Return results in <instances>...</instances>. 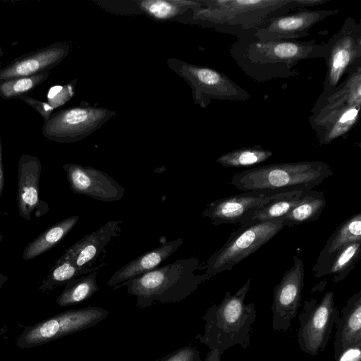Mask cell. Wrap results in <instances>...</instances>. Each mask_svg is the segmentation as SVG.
I'll list each match as a JSON object with an SVG mask.
<instances>
[{
    "label": "cell",
    "mask_w": 361,
    "mask_h": 361,
    "mask_svg": "<svg viewBox=\"0 0 361 361\" xmlns=\"http://www.w3.org/2000/svg\"><path fill=\"white\" fill-rule=\"evenodd\" d=\"M230 54L238 66L252 80L266 82L295 76L302 61L324 59L326 44L316 40H263L253 35L236 38Z\"/></svg>",
    "instance_id": "cell-1"
},
{
    "label": "cell",
    "mask_w": 361,
    "mask_h": 361,
    "mask_svg": "<svg viewBox=\"0 0 361 361\" xmlns=\"http://www.w3.org/2000/svg\"><path fill=\"white\" fill-rule=\"evenodd\" d=\"M330 0H211L202 2L197 19L236 38L252 35L269 20Z\"/></svg>",
    "instance_id": "cell-2"
},
{
    "label": "cell",
    "mask_w": 361,
    "mask_h": 361,
    "mask_svg": "<svg viewBox=\"0 0 361 361\" xmlns=\"http://www.w3.org/2000/svg\"><path fill=\"white\" fill-rule=\"evenodd\" d=\"M251 279L235 293L227 291L219 305H212L202 319L203 334L196 338L209 348L204 361H221V355L229 348L239 345L246 349L250 343L252 325L256 319L255 304H245Z\"/></svg>",
    "instance_id": "cell-3"
},
{
    "label": "cell",
    "mask_w": 361,
    "mask_h": 361,
    "mask_svg": "<svg viewBox=\"0 0 361 361\" xmlns=\"http://www.w3.org/2000/svg\"><path fill=\"white\" fill-rule=\"evenodd\" d=\"M200 267V259L195 257L177 259L116 285L113 290L127 287V293L136 297V306L140 308L149 307L156 302H178L211 278L206 273H195Z\"/></svg>",
    "instance_id": "cell-4"
},
{
    "label": "cell",
    "mask_w": 361,
    "mask_h": 361,
    "mask_svg": "<svg viewBox=\"0 0 361 361\" xmlns=\"http://www.w3.org/2000/svg\"><path fill=\"white\" fill-rule=\"evenodd\" d=\"M332 174L331 166L322 161L283 162L237 172L228 184L243 192L276 195L312 190Z\"/></svg>",
    "instance_id": "cell-5"
},
{
    "label": "cell",
    "mask_w": 361,
    "mask_h": 361,
    "mask_svg": "<svg viewBox=\"0 0 361 361\" xmlns=\"http://www.w3.org/2000/svg\"><path fill=\"white\" fill-rule=\"evenodd\" d=\"M328 94L319 97L309 117L320 145L347 135L357 123L361 107V66Z\"/></svg>",
    "instance_id": "cell-6"
},
{
    "label": "cell",
    "mask_w": 361,
    "mask_h": 361,
    "mask_svg": "<svg viewBox=\"0 0 361 361\" xmlns=\"http://www.w3.org/2000/svg\"><path fill=\"white\" fill-rule=\"evenodd\" d=\"M285 227L282 217L268 221H250L232 232L227 241L207 259L204 269L212 277L231 271Z\"/></svg>",
    "instance_id": "cell-7"
},
{
    "label": "cell",
    "mask_w": 361,
    "mask_h": 361,
    "mask_svg": "<svg viewBox=\"0 0 361 361\" xmlns=\"http://www.w3.org/2000/svg\"><path fill=\"white\" fill-rule=\"evenodd\" d=\"M109 312L101 307L87 306L69 310L32 326H26L16 339V346L31 348L91 327L107 317Z\"/></svg>",
    "instance_id": "cell-8"
},
{
    "label": "cell",
    "mask_w": 361,
    "mask_h": 361,
    "mask_svg": "<svg viewBox=\"0 0 361 361\" xmlns=\"http://www.w3.org/2000/svg\"><path fill=\"white\" fill-rule=\"evenodd\" d=\"M325 44L326 72L319 97L332 92L345 74L361 66V23L348 17Z\"/></svg>",
    "instance_id": "cell-9"
},
{
    "label": "cell",
    "mask_w": 361,
    "mask_h": 361,
    "mask_svg": "<svg viewBox=\"0 0 361 361\" xmlns=\"http://www.w3.org/2000/svg\"><path fill=\"white\" fill-rule=\"evenodd\" d=\"M339 315L332 291H326L320 301L305 300L298 316L297 338L300 350L312 356L324 351Z\"/></svg>",
    "instance_id": "cell-10"
},
{
    "label": "cell",
    "mask_w": 361,
    "mask_h": 361,
    "mask_svg": "<svg viewBox=\"0 0 361 361\" xmlns=\"http://www.w3.org/2000/svg\"><path fill=\"white\" fill-rule=\"evenodd\" d=\"M114 114L104 108L90 106L60 109L44 122L42 134L47 139L60 143L78 142L99 129Z\"/></svg>",
    "instance_id": "cell-11"
},
{
    "label": "cell",
    "mask_w": 361,
    "mask_h": 361,
    "mask_svg": "<svg viewBox=\"0 0 361 361\" xmlns=\"http://www.w3.org/2000/svg\"><path fill=\"white\" fill-rule=\"evenodd\" d=\"M172 63L171 68L192 87L196 103L206 107L212 99L245 102L251 94L226 75L209 67Z\"/></svg>",
    "instance_id": "cell-12"
},
{
    "label": "cell",
    "mask_w": 361,
    "mask_h": 361,
    "mask_svg": "<svg viewBox=\"0 0 361 361\" xmlns=\"http://www.w3.org/2000/svg\"><path fill=\"white\" fill-rule=\"evenodd\" d=\"M305 267L302 260L293 257V265L275 286L271 305L272 328L286 331L301 306Z\"/></svg>",
    "instance_id": "cell-13"
},
{
    "label": "cell",
    "mask_w": 361,
    "mask_h": 361,
    "mask_svg": "<svg viewBox=\"0 0 361 361\" xmlns=\"http://www.w3.org/2000/svg\"><path fill=\"white\" fill-rule=\"evenodd\" d=\"M293 192L267 195L243 192L212 202L203 210L202 214L209 218L214 226L221 224L241 226L249 221L256 212L269 202L288 196Z\"/></svg>",
    "instance_id": "cell-14"
},
{
    "label": "cell",
    "mask_w": 361,
    "mask_h": 361,
    "mask_svg": "<svg viewBox=\"0 0 361 361\" xmlns=\"http://www.w3.org/2000/svg\"><path fill=\"white\" fill-rule=\"evenodd\" d=\"M338 13V8L293 11L272 18L252 35L263 40H297L309 35L317 23Z\"/></svg>",
    "instance_id": "cell-15"
},
{
    "label": "cell",
    "mask_w": 361,
    "mask_h": 361,
    "mask_svg": "<svg viewBox=\"0 0 361 361\" xmlns=\"http://www.w3.org/2000/svg\"><path fill=\"white\" fill-rule=\"evenodd\" d=\"M71 190L102 202L120 200L125 188L106 173L92 166L77 164L62 166Z\"/></svg>",
    "instance_id": "cell-16"
},
{
    "label": "cell",
    "mask_w": 361,
    "mask_h": 361,
    "mask_svg": "<svg viewBox=\"0 0 361 361\" xmlns=\"http://www.w3.org/2000/svg\"><path fill=\"white\" fill-rule=\"evenodd\" d=\"M41 171L38 157L20 156L18 164L17 204L19 215L27 221L31 220L32 214L42 217L49 211L48 204L39 198Z\"/></svg>",
    "instance_id": "cell-17"
},
{
    "label": "cell",
    "mask_w": 361,
    "mask_h": 361,
    "mask_svg": "<svg viewBox=\"0 0 361 361\" xmlns=\"http://www.w3.org/2000/svg\"><path fill=\"white\" fill-rule=\"evenodd\" d=\"M121 224L122 221L119 220L106 222L78 240L63 254L80 269L99 271L104 265L94 264L101 257H104L108 245L120 235Z\"/></svg>",
    "instance_id": "cell-18"
},
{
    "label": "cell",
    "mask_w": 361,
    "mask_h": 361,
    "mask_svg": "<svg viewBox=\"0 0 361 361\" xmlns=\"http://www.w3.org/2000/svg\"><path fill=\"white\" fill-rule=\"evenodd\" d=\"M69 50L68 43L57 42L17 57L0 68V82L49 71L62 62Z\"/></svg>",
    "instance_id": "cell-19"
},
{
    "label": "cell",
    "mask_w": 361,
    "mask_h": 361,
    "mask_svg": "<svg viewBox=\"0 0 361 361\" xmlns=\"http://www.w3.org/2000/svg\"><path fill=\"white\" fill-rule=\"evenodd\" d=\"M183 243V240L178 238L165 242L159 247L145 252L116 270L109 279L107 286L113 288L159 267V264L174 253Z\"/></svg>",
    "instance_id": "cell-20"
},
{
    "label": "cell",
    "mask_w": 361,
    "mask_h": 361,
    "mask_svg": "<svg viewBox=\"0 0 361 361\" xmlns=\"http://www.w3.org/2000/svg\"><path fill=\"white\" fill-rule=\"evenodd\" d=\"M335 327L334 350L336 360L345 349L361 345V290L347 300Z\"/></svg>",
    "instance_id": "cell-21"
},
{
    "label": "cell",
    "mask_w": 361,
    "mask_h": 361,
    "mask_svg": "<svg viewBox=\"0 0 361 361\" xmlns=\"http://www.w3.org/2000/svg\"><path fill=\"white\" fill-rule=\"evenodd\" d=\"M357 241H361L360 212L350 216L336 228L320 252L312 270L319 269L345 245Z\"/></svg>",
    "instance_id": "cell-22"
},
{
    "label": "cell",
    "mask_w": 361,
    "mask_h": 361,
    "mask_svg": "<svg viewBox=\"0 0 361 361\" xmlns=\"http://www.w3.org/2000/svg\"><path fill=\"white\" fill-rule=\"evenodd\" d=\"M361 257V241L353 242L339 249L327 262L314 271V276H331V281L338 283L345 279L355 267Z\"/></svg>",
    "instance_id": "cell-23"
},
{
    "label": "cell",
    "mask_w": 361,
    "mask_h": 361,
    "mask_svg": "<svg viewBox=\"0 0 361 361\" xmlns=\"http://www.w3.org/2000/svg\"><path fill=\"white\" fill-rule=\"evenodd\" d=\"M79 219L78 215L69 216L48 228L26 245L23 259L30 260L56 247L73 228Z\"/></svg>",
    "instance_id": "cell-24"
},
{
    "label": "cell",
    "mask_w": 361,
    "mask_h": 361,
    "mask_svg": "<svg viewBox=\"0 0 361 361\" xmlns=\"http://www.w3.org/2000/svg\"><path fill=\"white\" fill-rule=\"evenodd\" d=\"M324 192L313 190L305 192L301 201L282 217L285 226L289 227L315 221L326 207Z\"/></svg>",
    "instance_id": "cell-25"
},
{
    "label": "cell",
    "mask_w": 361,
    "mask_h": 361,
    "mask_svg": "<svg viewBox=\"0 0 361 361\" xmlns=\"http://www.w3.org/2000/svg\"><path fill=\"white\" fill-rule=\"evenodd\" d=\"M97 271L78 277L66 283L56 299L57 305L60 307H68L79 304L99 291V288L96 280Z\"/></svg>",
    "instance_id": "cell-26"
},
{
    "label": "cell",
    "mask_w": 361,
    "mask_h": 361,
    "mask_svg": "<svg viewBox=\"0 0 361 361\" xmlns=\"http://www.w3.org/2000/svg\"><path fill=\"white\" fill-rule=\"evenodd\" d=\"M93 271H94L78 269L63 254L56 261L47 276L41 282L39 290L43 292L54 290L80 276Z\"/></svg>",
    "instance_id": "cell-27"
},
{
    "label": "cell",
    "mask_w": 361,
    "mask_h": 361,
    "mask_svg": "<svg viewBox=\"0 0 361 361\" xmlns=\"http://www.w3.org/2000/svg\"><path fill=\"white\" fill-rule=\"evenodd\" d=\"M273 152L260 145L236 149L221 155L216 163L228 168L249 167L269 159Z\"/></svg>",
    "instance_id": "cell-28"
},
{
    "label": "cell",
    "mask_w": 361,
    "mask_h": 361,
    "mask_svg": "<svg viewBox=\"0 0 361 361\" xmlns=\"http://www.w3.org/2000/svg\"><path fill=\"white\" fill-rule=\"evenodd\" d=\"M49 71L39 74L18 77L0 82V98L11 99L28 95L36 87L46 81Z\"/></svg>",
    "instance_id": "cell-29"
},
{
    "label": "cell",
    "mask_w": 361,
    "mask_h": 361,
    "mask_svg": "<svg viewBox=\"0 0 361 361\" xmlns=\"http://www.w3.org/2000/svg\"><path fill=\"white\" fill-rule=\"evenodd\" d=\"M305 191H295L288 196L272 200L259 209L250 221H268L281 218L302 200Z\"/></svg>",
    "instance_id": "cell-30"
},
{
    "label": "cell",
    "mask_w": 361,
    "mask_h": 361,
    "mask_svg": "<svg viewBox=\"0 0 361 361\" xmlns=\"http://www.w3.org/2000/svg\"><path fill=\"white\" fill-rule=\"evenodd\" d=\"M142 8L150 16L157 18H166L174 16L177 11L176 5L165 1H146L142 2Z\"/></svg>",
    "instance_id": "cell-31"
},
{
    "label": "cell",
    "mask_w": 361,
    "mask_h": 361,
    "mask_svg": "<svg viewBox=\"0 0 361 361\" xmlns=\"http://www.w3.org/2000/svg\"><path fill=\"white\" fill-rule=\"evenodd\" d=\"M154 361H202V360L197 348L186 345Z\"/></svg>",
    "instance_id": "cell-32"
},
{
    "label": "cell",
    "mask_w": 361,
    "mask_h": 361,
    "mask_svg": "<svg viewBox=\"0 0 361 361\" xmlns=\"http://www.w3.org/2000/svg\"><path fill=\"white\" fill-rule=\"evenodd\" d=\"M73 95V87L70 84L65 86H54L48 93L47 102L55 109L66 103Z\"/></svg>",
    "instance_id": "cell-33"
},
{
    "label": "cell",
    "mask_w": 361,
    "mask_h": 361,
    "mask_svg": "<svg viewBox=\"0 0 361 361\" xmlns=\"http://www.w3.org/2000/svg\"><path fill=\"white\" fill-rule=\"evenodd\" d=\"M19 99L37 111L42 117L44 122L47 121L54 112L55 109L47 102L38 100L28 95L21 97Z\"/></svg>",
    "instance_id": "cell-34"
},
{
    "label": "cell",
    "mask_w": 361,
    "mask_h": 361,
    "mask_svg": "<svg viewBox=\"0 0 361 361\" xmlns=\"http://www.w3.org/2000/svg\"><path fill=\"white\" fill-rule=\"evenodd\" d=\"M336 361H361V345L345 349L339 354Z\"/></svg>",
    "instance_id": "cell-35"
},
{
    "label": "cell",
    "mask_w": 361,
    "mask_h": 361,
    "mask_svg": "<svg viewBox=\"0 0 361 361\" xmlns=\"http://www.w3.org/2000/svg\"><path fill=\"white\" fill-rule=\"evenodd\" d=\"M4 186V171L2 162L1 139L0 134V197H1Z\"/></svg>",
    "instance_id": "cell-36"
},
{
    "label": "cell",
    "mask_w": 361,
    "mask_h": 361,
    "mask_svg": "<svg viewBox=\"0 0 361 361\" xmlns=\"http://www.w3.org/2000/svg\"><path fill=\"white\" fill-rule=\"evenodd\" d=\"M8 276L0 273V288H1L7 281Z\"/></svg>",
    "instance_id": "cell-37"
},
{
    "label": "cell",
    "mask_w": 361,
    "mask_h": 361,
    "mask_svg": "<svg viewBox=\"0 0 361 361\" xmlns=\"http://www.w3.org/2000/svg\"><path fill=\"white\" fill-rule=\"evenodd\" d=\"M3 54H4V50L1 48H0V59L2 57Z\"/></svg>",
    "instance_id": "cell-38"
},
{
    "label": "cell",
    "mask_w": 361,
    "mask_h": 361,
    "mask_svg": "<svg viewBox=\"0 0 361 361\" xmlns=\"http://www.w3.org/2000/svg\"><path fill=\"white\" fill-rule=\"evenodd\" d=\"M4 235L0 234V242L3 240Z\"/></svg>",
    "instance_id": "cell-39"
}]
</instances>
